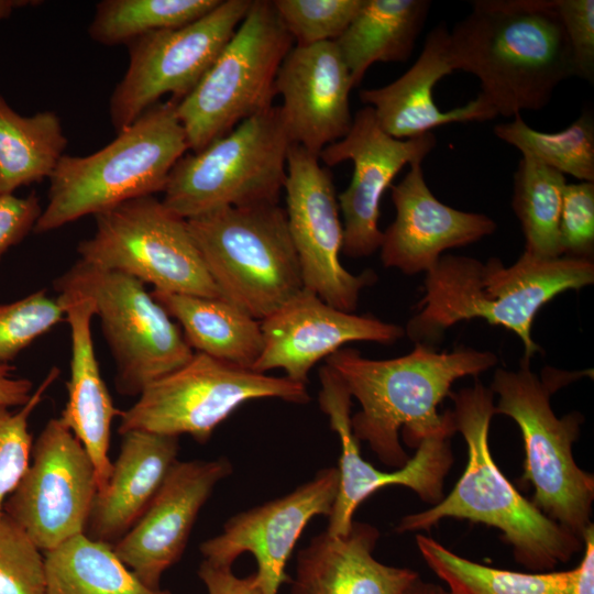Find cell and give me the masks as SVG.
<instances>
[{
    "mask_svg": "<svg viewBox=\"0 0 594 594\" xmlns=\"http://www.w3.org/2000/svg\"><path fill=\"white\" fill-rule=\"evenodd\" d=\"M497 361L491 351L460 346L438 352L420 343L395 359L372 360L349 348L326 358L361 405L351 417L354 437L367 442L381 462L396 469L409 460L399 431L408 447L417 448L425 438L455 428L452 410L439 414L438 405L457 380L477 376Z\"/></svg>",
    "mask_w": 594,
    "mask_h": 594,
    "instance_id": "cell-1",
    "label": "cell"
},
{
    "mask_svg": "<svg viewBox=\"0 0 594 594\" xmlns=\"http://www.w3.org/2000/svg\"><path fill=\"white\" fill-rule=\"evenodd\" d=\"M450 31L454 70L474 75L497 116L539 111L575 76L557 0H475Z\"/></svg>",
    "mask_w": 594,
    "mask_h": 594,
    "instance_id": "cell-2",
    "label": "cell"
},
{
    "mask_svg": "<svg viewBox=\"0 0 594 594\" xmlns=\"http://www.w3.org/2000/svg\"><path fill=\"white\" fill-rule=\"evenodd\" d=\"M594 282L590 258H540L524 251L510 266L497 257L485 263L470 256L444 254L426 273L425 295L405 334L433 348L446 331L474 318L513 331L522 342L525 359L540 352L531 327L541 307L557 295Z\"/></svg>",
    "mask_w": 594,
    "mask_h": 594,
    "instance_id": "cell-3",
    "label": "cell"
},
{
    "mask_svg": "<svg viewBox=\"0 0 594 594\" xmlns=\"http://www.w3.org/2000/svg\"><path fill=\"white\" fill-rule=\"evenodd\" d=\"M455 432L468 449L465 469L450 494L430 508L403 517L397 532L428 530L444 518L468 519L497 528L516 561L530 571L548 572L568 562L583 541L540 512L506 479L488 447L495 405L490 387L450 392Z\"/></svg>",
    "mask_w": 594,
    "mask_h": 594,
    "instance_id": "cell-4",
    "label": "cell"
},
{
    "mask_svg": "<svg viewBox=\"0 0 594 594\" xmlns=\"http://www.w3.org/2000/svg\"><path fill=\"white\" fill-rule=\"evenodd\" d=\"M177 102H158L108 145L86 156L64 154L50 176L47 205L33 232L45 233L124 201L163 191L188 151Z\"/></svg>",
    "mask_w": 594,
    "mask_h": 594,
    "instance_id": "cell-5",
    "label": "cell"
},
{
    "mask_svg": "<svg viewBox=\"0 0 594 594\" xmlns=\"http://www.w3.org/2000/svg\"><path fill=\"white\" fill-rule=\"evenodd\" d=\"M544 367L541 375L522 359L518 370L497 369L490 389L498 396L495 414L519 427L525 450L522 480L534 486L532 504L583 541L592 525L594 476L575 462L572 448L584 420L579 411L559 418L550 398L564 385L588 375Z\"/></svg>",
    "mask_w": 594,
    "mask_h": 594,
    "instance_id": "cell-6",
    "label": "cell"
},
{
    "mask_svg": "<svg viewBox=\"0 0 594 594\" xmlns=\"http://www.w3.org/2000/svg\"><path fill=\"white\" fill-rule=\"evenodd\" d=\"M221 298L261 321L302 289L285 209L226 207L187 220Z\"/></svg>",
    "mask_w": 594,
    "mask_h": 594,
    "instance_id": "cell-7",
    "label": "cell"
},
{
    "mask_svg": "<svg viewBox=\"0 0 594 594\" xmlns=\"http://www.w3.org/2000/svg\"><path fill=\"white\" fill-rule=\"evenodd\" d=\"M292 141L280 107L239 123L172 168L163 204L188 220L226 207L278 204Z\"/></svg>",
    "mask_w": 594,
    "mask_h": 594,
    "instance_id": "cell-8",
    "label": "cell"
},
{
    "mask_svg": "<svg viewBox=\"0 0 594 594\" xmlns=\"http://www.w3.org/2000/svg\"><path fill=\"white\" fill-rule=\"evenodd\" d=\"M270 0H254L198 85L177 102L188 150L198 152L273 106L278 69L293 47Z\"/></svg>",
    "mask_w": 594,
    "mask_h": 594,
    "instance_id": "cell-9",
    "label": "cell"
},
{
    "mask_svg": "<svg viewBox=\"0 0 594 594\" xmlns=\"http://www.w3.org/2000/svg\"><path fill=\"white\" fill-rule=\"evenodd\" d=\"M54 288L92 300L116 363L114 386L123 396H139L195 353L178 323L135 277L78 260L54 280Z\"/></svg>",
    "mask_w": 594,
    "mask_h": 594,
    "instance_id": "cell-10",
    "label": "cell"
},
{
    "mask_svg": "<svg viewBox=\"0 0 594 594\" xmlns=\"http://www.w3.org/2000/svg\"><path fill=\"white\" fill-rule=\"evenodd\" d=\"M258 398L294 404L310 400L307 385L195 352L186 364L147 385L136 402L121 411L118 432L188 435L205 443L242 404Z\"/></svg>",
    "mask_w": 594,
    "mask_h": 594,
    "instance_id": "cell-11",
    "label": "cell"
},
{
    "mask_svg": "<svg viewBox=\"0 0 594 594\" xmlns=\"http://www.w3.org/2000/svg\"><path fill=\"white\" fill-rule=\"evenodd\" d=\"M94 235L79 242V261L128 274L154 289L221 298L187 220L154 196L124 201L95 216Z\"/></svg>",
    "mask_w": 594,
    "mask_h": 594,
    "instance_id": "cell-12",
    "label": "cell"
},
{
    "mask_svg": "<svg viewBox=\"0 0 594 594\" xmlns=\"http://www.w3.org/2000/svg\"><path fill=\"white\" fill-rule=\"evenodd\" d=\"M252 0H221L200 19L145 33L127 45L128 69L109 102L117 133L172 94L178 102L201 80L246 15Z\"/></svg>",
    "mask_w": 594,
    "mask_h": 594,
    "instance_id": "cell-13",
    "label": "cell"
},
{
    "mask_svg": "<svg viewBox=\"0 0 594 594\" xmlns=\"http://www.w3.org/2000/svg\"><path fill=\"white\" fill-rule=\"evenodd\" d=\"M97 492L86 449L59 418H52L33 442L30 463L3 513L45 552L85 534Z\"/></svg>",
    "mask_w": 594,
    "mask_h": 594,
    "instance_id": "cell-14",
    "label": "cell"
},
{
    "mask_svg": "<svg viewBox=\"0 0 594 594\" xmlns=\"http://www.w3.org/2000/svg\"><path fill=\"white\" fill-rule=\"evenodd\" d=\"M284 190L288 230L304 288L334 308L353 312L361 290L376 276L371 271L354 275L340 262L343 226L330 172L316 155L292 143Z\"/></svg>",
    "mask_w": 594,
    "mask_h": 594,
    "instance_id": "cell-15",
    "label": "cell"
},
{
    "mask_svg": "<svg viewBox=\"0 0 594 594\" xmlns=\"http://www.w3.org/2000/svg\"><path fill=\"white\" fill-rule=\"evenodd\" d=\"M319 406L341 444L339 487L328 517L327 532L344 536L353 524L356 508L372 494L389 485L413 490L424 502L437 504L443 498L444 479L453 463L450 438L455 429L438 431L425 438L408 462L394 472H383L365 461L351 426L352 396L338 373L328 364L319 369Z\"/></svg>",
    "mask_w": 594,
    "mask_h": 594,
    "instance_id": "cell-16",
    "label": "cell"
},
{
    "mask_svg": "<svg viewBox=\"0 0 594 594\" xmlns=\"http://www.w3.org/2000/svg\"><path fill=\"white\" fill-rule=\"evenodd\" d=\"M436 144L432 132L406 140L391 136L378 124L373 109L365 106L355 112L349 132L321 151L318 158L327 166L353 163L351 182L338 196L343 217V254L365 257L381 248L383 194L405 165L422 163Z\"/></svg>",
    "mask_w": 594,
    "mask_h": 594,
    "instance_id": "cell-17",
    "label": "cell"
},
{
    "mask_svg": "<svg viewBox=\"0 0 594 594\" xmlns=\"http://www.w3.org/2000/svg\"><path fill=\"white\" fill-rule=\"evenodd\" d=\"M338 487V468H324L290 493L238 513L200 544L204 560L232 566L249 552L256 561L253 576L260 593L278 594L289 580L286 564L301 532L316 516L329 517Z\"/></svg>",
    "mask_w": 594,
    "mask_h": 594,
    "instance_id": "cell-18",
    "label": "cell"
},
{
    "mask_svg": "<svg viewBox=\"0 0 594 594\" xmlns=\"http://www.w3.org/2000/svg\"><path fill=\"white\" fill-rule=\"evenodd\" d=\"M232 473L224 458L176 461L134 526L116 543L118 558L150 588L182 558L215 487Z\"/></svg>",
    "mask_w": 594,
    "mask_h": 594,
    "instance_id": "cell-19",
    "label": "cell"
},
{
    "mask_svg": "<svg viewBox=\"0 0 594 594\" xmlns=\"http://www.w3.org/2000/svg\"><path fill=\"white\" fill-rule=\"evenodd\" d=\"M261 329L262 353L252 370L266 373L282 369L285 377L304 385L312 366L345 343L391 344L405 334L400 326L340 310L306 288L261 320Z\"/></svg>",
    "mask_w": 594,
    "mask_h": 594,
    "instance_id": "cell-20",
    "label": "cell"
},
{
    "mask_svg": "<svg viewBox=\"0 0 594 594\" xmlns=\"http://www.w3.org/2000/svg\"><path fill=\"white\" fill-rule=\"evenodd\" d=\"M353 82L334 41L294 46L275 80L276 95L293 143L319 157L350 130Z\"/></svg>",
    "mask_w": 594,
    "mask_h": 594,
    "instance_id": "cell-21",
    "label": "cell"
},
{
    "mask_svg": "<svg viewBox=\"0 0 594 594\" xmlns=\"http://www.w3.org/2000/svg\"><path fill=\"white\" fill-rule=\"evenodd\" d=\"M391 186L395 219L383 232L381 260L407 275L429 272L449 249L477 242L495 232L484 213L461 211L441 202L428 187L421 163L409 165Z\"/></svg>",
    "mask_w": 594,
    "mask_h": 594,
    "instance_id": "cell-22",
    "label": "cell"
},
{
    "mask_svg": "<svg viewBox=\"0 0 594 594\" xmlns=\"http://www.w3.org/2000/svg\"><path fill=\"white\" fill-rule=\"evenodd\" d=\"M453 72L450 31L441 22L428 33L418 58L407 72L385 86L362 89L359 97L373 109L381 128L399 140L417 138L449 123L496 118L495 110L480 95L449 111L436 105L435 86Z\"/></svg>",
    "mask_w": 594,
    "mask_h": 594,
    "instance_id": "cell-23",
    "label": "cell"
},
{
    "mask_svg": "<svg viewBox=\"0 0 594 594\" xmlns=\"http://www.w3.org/2000/svg\"><path fill=\"white\" fill-rule=\"evenodd\" d=\"M70 330V375L67 400L59 419L80 441L96 470L98 492L109 481L111 425L121 411L101 376L91 334L95 316L90 298L70 290L57 292Z\"/></svg>",
    "mask_w": 594,
    "mask_h": 594,
    "instance_id": "cell-24",
    "label": "cell"
},
{
    "mask_svg": "<svg viewBox=\"0 0 594 594\" xmlns=\"http://www.w3.org/2000/svg\"><path fill=\"white\" fill-rule=\"evenodd\" d=\"M378 538L375 526L360 521L344 536L312 537L298 551L289 594H403L419 574L377 561Z\"/></svg>",
    "mask_w": 594,
    "mask_h": 594,
    "instance_id": "cell-25",
    "label": "cell"
},
{
    "mask_svg": "<svg viewBox=\"0 0 594 594\" xmlns=\"http://www.w3.org/2000/svg\"><path fill=\"white\" fill-rule=\"evenodd\" d=\"M122 436L106 488L96 494L85 534L116 544L139 520L177 461L179 438L142 430Z\"/></svg>",
    "mask_w": 594,
    "mask_h": 594,
    "instance_id": "cell-26",
    "label": "cell"
},
{
    "mask_svg": "<svg viewBox=\"0 0 594 594\" xmlns=\"http://www.w3.org/2000/svg\"><path fill=\"white\" fill-rule=\"evenodd\" d=\"M195 352L252 370L263 348L261 321L222 298L154 289Z\"/></svg>",
    "mask_w": 594,
    "mask_h": 594,
    "instance_id": "cell-27",
    "label": "cell"
},
{
    "mask_svg": "<svg viewBox=\"0 0 594 594\" xmlns=\"http://www.w3.org/2000/svg\"><path fill=\"white\" fill-rule=\"evenodd\" d=\"M428 0H363L346 30L334 41L353 87L376 62H405L424 29Z\"/></svg>",
    "mask_w": 594,
    "mask_h": 594,
    "instance_id": "cell-28",
    "label": "cell"
},
{
    "mask_svg": "<svg viewBox=\"0 0 594 594\" xmlns=\"http://www.w3.org/2000/svg\"><path fill=\"white\" fill-rule=\"evenodd\" d=\"M43 553L45 594H172L143 584L113 546L86 534Z\"/></svg>",
    "mask_w": 594,
    "mask_h": 594,
    "instance_id": "cell-29",
    "label": "cell"
},
{
    "mask_svg": "<svg viewBox=\"0 0 594 594\" xmlns=\"http://www.w3.org/2000/svg\"><path fill=\"white\" fill-rule=\"evenodd\" d=\"M66 146L54 111L23 117L0 95V196L50 178Z\"/></svg>",
    "mask_w": 594,
    "mask_h": 594,
    "instance_id": "cell-30",
    "label": "cell"
},
{
    "mask_svg": "<svg viewBox=\"0 0 594 594\" xmlns=\"http://www.w3.org/2000/svg\"><path fill=\"white\" fill-rule=\"evenodd\" d=\"M565 185L563 174L530 157L518 163L512 206L525 235V251L534 256H563L559 222Z\"/></svg>",
    "mask_w": 594,
    "mask_h": 594,
    "instance_id": "cell-31",
    "label": "cell"
},
{
    "mask_svg": "<svg viewBox=\"0 0 594 594\" xmlns=\"http://www.w3.org/2000/svg\"><path fill=\"white\" fill-rule=\"evenodd\" d=\"M416 543L428 566L451 579L469 594H570L575 569L521 573L491 568L458 556L432 538L417 535Z\"/></svg>",
    "mask_w": 594,
    "mask_h": 594,
    "instance_id": "cell-32",
    "label": "cell"
},
{
    "mask_svg": "<svg viewBox=\"0 0 594 594\" xmlns=\"http://www.w3.org/2000/svg\"><path fill=\"white\" fill-rule=\"evenodd\" d=\"M493 131L522 156L579 182H594V119L590 111L558 132L535 130L520 114L509 122L496 124Z\"/></svg>",
    "mask_w": 594,
    "mask_h": 594,
    "instance_id": "cell-33",
    "label": "cell"
},
{
    "mask_svg": "<svg viewBox=\"0 0 594 594\" xmlns=\"http://www.w3.org/2000/svg\"><path fill=\"white\" fill-rule=\"evenodd\" d=\"M221 0H103L97 3L88 34L103 45L128 44L156 30L187 25Z\"/></svg>",
    "mask_w": 594,
    "mask_h": 594,
    "instance_id": "cell-34",
    "label": "cell"
},
{
    "mask_svg": "<svg viewBox=\"0 0 594 594\" xmlns=\"http://www.w3.org/2000/svg\"><path fill=\"white\" fill-rule=\"evenodd\" d=\"M363 0H274L273 4L298 46L336 41L350 25Z\"/></svg>",
    "mask_w": 594,
    "mask_h": 594,
    "instance_id": "cell-35",
    "label": "cell"
},
{
    "mask_svg": "<svg viewBox=\"0 0 594 594\" xmlns=\"http://www.w3.org/2000/svg\"><path fill=\"white\" fill-rule=\"evenodd\" d=\"M58 375L59 370L53 367L33 392L30 400L18 410L0 406V516L6 499L14 491L30 463L33 439L29 430V419Z\"/></svg>",
    "mask_w": 594,
    "mask_h": 594,
    "instance_id": "cell-36",
    "label": "cell"
},
{
    "mask_svg": "<svg viewBox=\"0 0 594 594\" xmlns=\"http://www.w3.org/2000/svg\"><path fill=\"white\" fill-rule=\"evenodd\" d=\"M64 317L57 297L52 298L44 289L12 302L0 304V364H9Z\"/></svg>",
    "mask_w": 594,
    "mask_h": 594,
    "instance_id": "cell-37",
    "label": "cell"
},
{
    "mask_svg": "<svg viewBox=\"0 0 594 594\" xmlns=\"http://www.w3.org/2000/svg\"><path fill=\"white\" fill-rule=\"evenodd\" d=\"M0 594H45L44 553L4 513L0 516Z\"/></svg>",
    "mask_w": 594,
    "mask_h": 594,
    "instance_id": "cell-38",
    "label": "cell"
},
{
    "mask_svg": "<svg viewBox=\"0 0 594 594\" xmlns=\"http://www.w3.org/2000/svg\"><path fill=\"white\" fill-rule=\"evenodd\" d=\"M559 234L562 255L592 260L594 251V182L564 187Z\"/></svg>",
    "mask_w": 594,
    "mask_h": 594,
    "instance_id": "cell-39",
    "label": "cell"
},
{
    "mask_svg": "<svg viewBox=\"0 0 594 594\" xmlns=\"http://www.w3.org/2000/svg\"><path fill=\"white\" fill-rule=\"evenodd\" d=\"M557 11L571 51L575 76L594 80V1L557 0Z\"/></svg>",
    "mask_w": 594,
    "mask_h": 594,
    "instance_id": "cell-40",
    "label": "cell"
},
{
    "mask_svg": "<svg viewBox=\"0 0 594 594\" xmlns=\"http://www.w3.org/2000/svg\"><path fill=\"white\" fill-rule=\"evenodd\" d=\"M41 212L42 207L34 193L26 197L0 196V260L33 231Z\"/></svg>",
    "mask_w": 594,
    "mask_h": 594,
    "instance_id": "cell-41",
    "label": "cell"
},
{
    "mask_svg": "<svg viewBox=\"0 0 594 594\" xmlns=\"http://www.w3.org/2000/svg\"><path fill=\"white\" fill-rule=\"evenodd\" d=\"M197 574L207 594H261L253 574L240 578L233 573L232 566L217 565L202 560Z\"/></svg>",
    "mask_w": 594,
    "mask_h": 594,
    "instance_id": "cell-42",
    "label": "cell"
},
{
    "mask_svg": "<svg viewBox=\"0 0 594 594\" xmlns=\"http://www.w3.org/2000/svg\"><path fill=\"white\" fill-rule=\"evenodd\" d=\"M33 383L13 375L10 364H0V406L13 408L25 405L33 392Z\"/></svg>",
    "mask_w": 594,
    "mask_h": 594,
    "instance_id": "cell-43",
    "label": "cell"
},
{
    "mask_svg": "<svg viewBox=\"0 0 594 594\" xmlns=\"http://www.w3.org/2000/svg\"><path fill=\"white\" fill-rule=\"evenodd\" d=\"M584 554L575 568V578L570 594H594V526L583 536Z\"/></svg>",
    "mask_w": 594,
    "mask_h": 594,
    "instance_id": "cell-44",
    "label": "cell"
},
{
    "mask_svg": "<svg viewBox=\"0 0 594 594\" xmlns=\"http://www.w3.org/2000/svg\"><path fill=\"white\" fill-rule=\"evenodd\" d=\"M403 594H452V592L436 583L426 582L417 578Z\"/></svg>",
    "mask_w": 594,
    "mask_h": 594,
    "instance_id": "cell-45",
    "label": "cell"
},
{
    "mask_svg": "<svg viewBox=\"0 0 594 594\" xmlns=\"http://www.w3.org/2000/svg\"><path fill=\"white\" fill-rule=\"evenodd\" d=\"M30 3L31 1L23 0H0V20L8 18L14 9Z\"/></svg>",
    "mask_w": 594,
    "mask_h": 594,
    "instance_id": "cell-46",
    "label": "cell"
},
{
    "mask_svg": "<svg viewBox=\"0 0 594 594\" xmlns=\"http://www.w3.org/2000/svg\"><path fill=\"white\" fill-rule=\"evenodd\" d=\"M448 585V588L452 592V594H469L460 584H458L455 581L451 579H442Z\"/></svg>",
    "mask_w": 594,
    "mask_h": 594,
    "instance_id": "cell-47",
    "label": "cell"
}]
</instances>
